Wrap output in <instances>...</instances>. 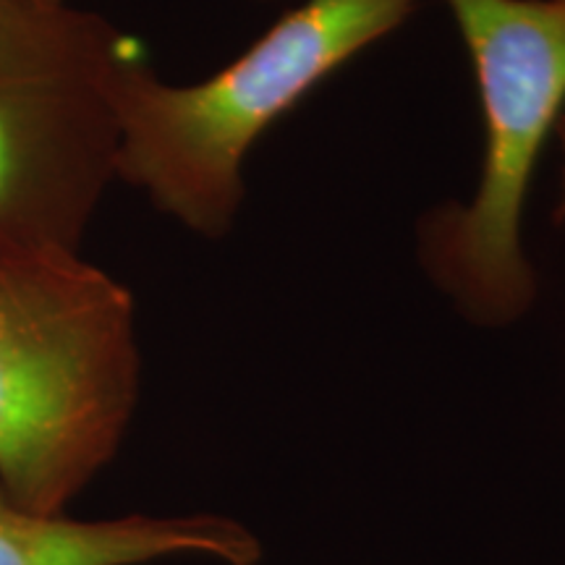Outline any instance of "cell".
I'll use <instances>...</instances> for the list:
<instances>
[{"label": "cell", "mask_w": 565, "mask_h": 565, "mask_svg": "<svg viewBox=\"0 0 565 565\" xmlns=\"http://www.w3.org/2000/svg\"><path fill=\"white\" fill-rule=\"evenodd\" d=\"M137 303L82 252H0V484L66 513L113 461L139 398Z\"/></svg>", "instance_id": "1"}, {"label": "cell", "mask_w": 565, "mask_h": 565, "mask_svg": "<svg viewBox=\"0 0 565 565\" xmlns=\"http://www.w3.org/2000/svg\"><path fill=\"white\" fill-rule=\"evenodd\" d=\"M137 42L66 0H0V252H82L118 181V76Z\"/></svg>", "instance_id": "4"}, {"label": "cell", "mask_w": 565, "mask_h": 565, "mask_svg": "<svg viewBox=\"0 0 565 565\" xmlns=\"http://www.w3.org/2000/svg\"><path fill=\"white\" fill-rule=\"evenodd\" d=\"M557 137H561V145H563V152H565V113L561 116V121H557ZM565 217V171H563V200H561V207H557V221H563Z\"/></svg>", "instance_id": "6"}, {"label": "cell", "mask_w": 565, "mask_h": 565, "mask_svg": "<svg viewBox=\"0 0 565 565\" xmlns=\"http://www.w3.org/2000/svg\"><path fill=\"white\" fill-rule=\"evenodd\" d=\"M475 63L484 118L479 186L419 225L424 273L466 320L505 328L536 299L521 223L565 108V0H445Z\"/></svg>", "instance_id": "3"}, {"label": "cell", "mask_w": 565, "mask_h": 565, "mask_svg": "<svg viewBox=\"0 0 565 565\" xmlns=\"http://www.w3.org/2000/svg\"><path fill=\"white\" fill-rule=\"evenodd\" d=\"M257 565V536L221 515H126L79 521L34 513L0 484V565H145L171 555Z\"/></svg>", "instance_id": "5"}, {"label": "cell", "mask_w": 565, "mask_h": 565, "mask_svg": "<svg viewBox=\"0 0 565 565\" xmlns=\"http://www.w3.org/2000/svg\"><path fill=\"white\" fill-rule=\"evenodd\" d=\"M416 0H307L249 51L194 84H168L134 53L116 87L118 181L175 223L223 238L263 134L335 68L404 24Z\"/></svg>", "instance_id": "2"}]
</instances>
